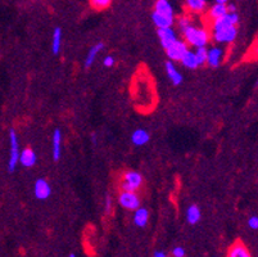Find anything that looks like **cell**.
Here are the masks:
<instances>
[{
    "label": "cell",
    "mask_w": 258,
    "mask_h": 257,
    "mask_svg": "<svg viewBox=\"0 0 258 257\" xmlns=\"http://www.w3.org/2000/svg\"><path fill=\"white\" fill-rule=\"evenodd\" d=\"M248 226L252 230H258V216H252L249 217L248 220Z\"/></svg>",
    "instance_id": "cell-28"
},
{
    "label": "cell",
    "mask_w": 258,
    "mask_h": 257,
    "mask_svg": "<svg viewBox=\"0 0 258 257\" xmlns=\"http://www.w3.org/2000/svg\"><path fill=\"white\" fill-rule=\"evenodd\" d=\"M229 10V5L227 4H220V3H214L213 5L209 6V9L207 12V18L209 22H213L216 19L224 17Z\"/></svg>",
    "instance_id": "cell-12"
},
{
    "label": "cell",
    "mask_w": 258,
    "mask_h": 257,
    "mask_svg": "<svg viewBox=\"0 0 258 257\" xmlns=\"http://www.w3.org/2000/svg\"><path fill=\"white\" fill-rule=\"evenodd\" d=\"M185 8L193 14H202L207 9V0H185Z\"/></svg>",
    "instance_id": "cell-15"
},
{
    "label": "cell",
    "mask_w": 258,
    "mask_h": 257,
    "mask_svg": "<svg viewBox=\"0 0 258 257\" xmlns=\"http://www.w3.org/2000/svg\"><path fill=\"white\" fill-rule=\"evenodd\" d=\"M195 56H197V60H198L199 66H203V64H207L208 60V48L207 47H202L197 48L195 49Z\"/></svg>",
    "instance_id": "cell-25"
},
{
    "label": "cell",
    "mask_w": 258,
    "mask_h": 257,
    "mask_svg": "<svg viewBox=\"0 0 258 257\" xmlns=\"http://www.w3.org/2000/svg\"><path fill=\"white\" fill-rule=\"evenodd\" d=\"M105 204H107V207H105V210L109 212V207H112V199H110L109 197H107V202H105Z\"/></svg>",
    "instance_id": "cell-31"
},
{
    "label": "cell",
    "mask_w": 258,
    "mask_h": 257,
    "mask_svg": "<svg viewBox=\"0 0 258 257\" xmlns=\"http://www.w3.org/2000/svg\"><path fill=\"white\" fill-rule=\"evenodd\" d=\"M166 72L168 78H170V81L172 82V85H175V86H179V85L183 82V75L180 73V71L176 68V66L173 64L172 61L166 62Z\"/></svg>",
    "instance_id": "cell-14"
},
{
    "label": "cell",
    "mask_w": 258,
    "mask_h": 257,
    "mask_svg": "<svg viewBox=\"0 0 258 257\" xmlns=\"http://www.w3.org/2000/svg\"><path fill=\"white\" fill-rule=\"evenodd\" d=\"M151 139V135L149 132L145 130V128H138L131 134V141L134 145H138V147H142L145 145Z\"/></svg>",
    "instance_id": "cell-17"
},
{
    "label": "cell",
    "mask_w": 258,
    "mask_h": 257,
    "mask_svg": "<svg viewBox=\"0 0 258 257\" xmlns=\"http://www.w3.org/2000/svg\"><path fill=\"white\" fill-rule=\"evenodd\" d=\"M149 220V212L144 207H139L138 210L134 212V224L139 228H144L147 226Z\"/></svg>",
    "instance_id": "cell-19"
},
{
    "label": "cell",
    "mask_w": 258,
    "mask_h": 257,
    "mask_svg": "<svg viewBox=\"0 0 258 257\" xmlns=\"http://www.w3.org/2000/svg\"><path fill=\"white\" fill-rule=\"evenodd\" d=\"M155 257H167V256H166V254H164V252L157 251V252H155Z\"/></svg>",
    "instance_id": "cell-32"
},
{
    "label": "cell",
    "mask_w": 258,
    "mask_h": 257,
    "mask_svg": "<svg viewBox=\"0 0 258 257\" xmlns=\"http://www.w3.org/2000/svg\"><path fill=\"white\" fill-rule=\"evenodd\" d=\"M183 36L184 40L188 43L189 47L197 49V48L207 47L208 43L212 39V32H209V30H207L206 27H199V26L193 25L183 32Z\"/></svg>",
    "instance_id": "cell-1"
},
{
    "label": "cell",
    "mask_w": 258,
    "mask_h": 257,
    "mask_svg": "<svg viewBox=\"0 0 258 257\" xmlns=\"http://www.w3.org/2000/svg\"><path fill=\"white\" fill-rule=\"evenodd\" d=\"M201 210H199V207L197 204H192V206L188 207V210H186V220H188V223L194 225L197 224L201 220Z\"/></svg>",
    "instance_id": "cell-23"
},
{
    "label": "cell",
    "mask_w": 258,
    "mask_h": 257,
    "mask_svg": "<svg viewBox=\"0 0 258 257\" xmlns=\"http://www.w3.org/2000/svg\"><path fill=\"white\" fill-rule=\"evenodd\" d=\"M95 139H97V136H95V135H93L92 140H93V143H94V144H95V141H97V140H95Z\"/></svg>",
    "instance_id": "cell-34"
},
{
    "label": "cell",
    "mask_w": 258,
    "mask_h": 257,
    "mask_svg": "<svg viewBox=\"0 0 258 257\" xmlns=\"http://www.w3.org/2000/svg\"><path fill=\"white\" fill-rule=\"evenodd\" d=\"M114 64V58L112 56H107V57H104V60H103V66L104 67H113Z\"/></svg>",
    "instance_id": "cell-30"
},
{
    "label": "cell",
    "mask_w": 258,
    "mask_h": 257,
    "mask_svg": "<svg viewBox=\"0 0 258 257\" xmlns=\"http://www.w3.org/2000/svg\"><path fill=\"white\" fill-rule=\"evenodd\" d=\"M173 257H184L185 256V250L183 247H175L172 250Z\"/></svg>",
    "instance_id": "cell-29"
},
{
    "label": "cell",
    "mask_w": 258,
    "mask_h": 257,
    "mask_svg": "<svg viewBox=\"0 0 258 257\" xmlns=\"http://www.w3.org/2000/svg\"><path fill=\"white\" fill-rule=\"evenodd\" d=\"M38 161V157L36 153L32 151L31 148H26L23 151H21V156H19V163L22 165L23 167H31L35 166V163Z\"/></svg>",
    "instance_id": "cell-13"
},
{
    "label": "cell",
    "mask_w": 258,
    "mask_h": 257,
    "mask_svg": "<svg viewBox=\"0 0 258 257\" xmlns=\"http://www.w3.org/2000/svg\"><path fill=\"white\" fill-rule=\"evenodd\" d=\"M143 175L138 171H126L122 176V183H121V189L122 191L136 192L142 188Z\"/></svg>",
    "instance_id": "cell-3"
},
{
    "label": "cell",
    "mask_w": 258,
    "mask_h": 257,
    "mask_svg": "<svg viewBox=\"0 0 258 257\" xmlns=\"http://www.w3.org/2000/svg\"><path fill=\"white\" fill-rule=\"evenodd\" d=\"M118 203L129 211H136L140 207V197L136 192L122 191L118 194Z\"/></svg>",
    "instance_id": "cell-6"
},
{
    "label": "cell",
    "mask_w": 258,
    "mask_h": 257,
    "mask_svg": "<svg viewBox=\"0 0 258 257\" xmlns=\"http://www.w3.org/2000/svg\"><path fill=\"white\" fill-rule=\"evenodd\" d=\"M103 43H98V44H95L94 47L90 48V51L88 52V56H86V60H85V68H90V67L93 66V63L95 62V60H97L98 54H99V52L103 49Z\"/></svg>",
    "instance_id": "cell-22"
},
{
    "label": "cell",
    "mask_w": 258,
    "mask_h": 257,
    "mask_svg": "<svg viewBox=\"0 0 258 257\" xmlns=\"http://www.w3.org/2000/svg\"><path fill=\"white\" fill-rule=\"evenodd\" d=\"M89 1L95 10H104L112 4L113 0H89Z\"/></svg>",
    "instance_id": "cell-26"
},
{
    "label": "cell",
    "mask_w": 258,
    "mask_h": 257,
    "mask_svg": "<svg viewBox=\"0 0 258 257\" xmlns=\"http://www.w3.org/2000/svg\"><path fill=\"white\" fill-rule=\"evenodd\" d=\"M34 193H35V197L38 198V199H41V201L48 199L52 194L51 184H49L45 179H38L36 180V183H35Z\"/></svg>",
    "instance_id": "cell-9"
},
{
    "label": "cell",
    "mask_w": 258,
    "mask_h": 257,
    "mask_svg": "<svg viewBox=\"0 0 258 257\" xmlns=\"http://www.w3.org/2000/svg\"><path fill=\"white\" fill-rule=\"evenodd\" d=\"M53 160L59 161L62 154V131L59 128H55L53 132Z\"/></svg>",
    "instance_id": "cell-18"
},
{
    "label": "cell",
    "mask_w": 258,
    "mask_h": 257,
    "mask_svg": "<svg viewBox=\"0 0 258 257\" xmlns=\"http://www.w3.org/2000/svg\"><path fill=\"white\" fill-rule=\"evenodd\" d=\"M227 257H252V255L242 242H235L230 247L229 252H227Z\"/></svg>",
    "instance_id": "cell-16"
},
{
    "label": "cell",
    "mask_w": 258,
    "mask_h": 257,
    "mask_svg": "<svg viewBox=\"0 0 258 257\" xmlns=\"http://www.w3.org/2000/svg\"><path fill=\"white\" fill-rule=\"evenodd\" d=\"M172 257H173V256H172Z\"/></svg>",
    "instance_id": "cell-37"
},
{
    "label": "cell",
    "mask_w": 258,
    "mask_h": 257,
    "mask_svg": "<svg viewBox=\"0 0 258 257\" xmlns=\"http://www.w3.org/2000/svg\"><path fill=\"white\" fill-rule=\"evenodd\" d=\"M180 62H181V64H183L184 67H186V68L189 69H195L199 67V63H198V60H197V56H195V52L190 51V49L186 52L185 56L183 57V60L180 61Z\"/></svg>",
    "instance_id": "cell-21"
},
{
    "label": "cell",
    "mask_w": 258,
    "mask_h": 257,
    "mask_svg": "<svg viewBox=\"0 0 258 257\" xmlns=\"http://www.w3.org/2000/svg\"><path fill=\"white\" fill-rule=\"evenodd\" d=\"M257 85H258V80H257Z\"/></svg>",
    "instance_id": "cell-36"
},
{
    "label": "cell",
    "mask_w": 258,
    "mask_h": 257,
    "mask_svg": "<svg viewBox=\"0 0 258 257\" xmlns=\"http://www.w3.org/2000/svg\"><path fill=\"white\" fill-rule=\"evenodd\" d=\"M19 156H21V151H19V141L17 132L10 128L9 130V160L6 163L8 171L13 173L16 170L17 165L19 162Z\"/></svg>",
    "instance_id": "cell-2"
},
{
    "label": "cell",
    "mask_w": 258,
    "mask_h": 257,
    "mask_svg": "<svg viewBox=\"0 0 258 257\" xmlns=\"http://www.w3.org/2000/svg\"><path fill=\"white\" fill-rule=\"evenodd\" d=\"M62 47V28L55 27L53 31V41H52V52L54 54H59Z\"/></svg>",
    "instance_id": "cell-24"
},
{
    "label": "cell",
    "mask_w": 258,
    "mask_h": 257,
    "mask_svg": "<svg viewBox=\"0 0 258 257\" xmlns=\"http://www.w3.org/2000/svg\"><path fill=\"white\" fill-rule=\"evenodd\" d=\"M230 0H214V3H220V4H227Z\"/></svg>",
    "instance_id": "cell-33"
},
{
    "label": "cell",
    "mask_w": 258,
    "mask_h": 257,
    "mask_svg": "<svg viewBox=\"0 0 258 257\" xmlns=\"http://www.w3.org/2000/svg\"><path fill=\"white\" fill-rule=\"evenodd\" d=\"M193 25H194V22L189 16H181L177 19V26H179V30L181 32H184L186 28H189Z\"/></svg>",
    "instance_id": "cell-27"
},
{
    "label": "cell",
    "mask_w": 258,
    "mask_h": 257,
    "mask_svg": "<svg viewBox=\"0 0 258 257\" xmlns=\"http://www.w3.org/2000/svg\"><path fill=\"white\" fill-rule=\"evenodd\" d=\"M212 32V39L217 44H231L238 36V26H229V27H222L218 30H213Z\"/></svg>",
    "instance_id": "cell-4"
},
{
    "label": "cell",
    "mask_w": 258,
    "mask_h": 257,
    "mask_svg": "<svg viewBox=\"0 0 258 257\" xmlns=\"http://www.w3.org/2000/svg\"><path fill=\"white\" fill-rule=\"evenodd\" d=\"M152 21L157 26V28L172 27L175 25V16H167V14H162V13L153 10V13H152Z\"/></svg>",
    "instance_id": "cell-11"
},
{
    "label": "cell",
    "mask_w": 258,
    "mask_h": 257,
    "mask_svg": "<svg viewBox=\"0 0 258 257\" xmlns=\"http://www.w3.org/2000/svg\"><path fill=\"white\" fill-rule=\"evenodd\" d=\"M158 38L161 41V45L163 49H167L172 43L177 40V34L173 30V27H166V28H158Z\"/></svg>",
    "instance_id": "cell-8"
},
{
    "label": "cell",
    "mask_w": 258,
    "mask_h": 257,
    "mask_svg": "<svg viewBox=\"0 0 258 257\" xmlns=\"http://www.w3.org/2000/svg\"><path fill=\"white\" fill-rule=\"evenodd\" d=\"M69 257H76V256L73 254H71V255H69Z\"/></svg>",
    "instance_id": "cell-35"
},
{
    "label": "cell",
    "mask_w": 258,
    "mask_h": 257,
    "mask_svg": "<svg viewBox=\"0 0 258 257\" xmlns=\"http://www.w3.org/2000/svg\"><path fill=\"white\" fill-rule=\"evenodd\" d=\"M155 10L158 13H162V14H167V16H175L173 6L170 3V0H155Z\"/></svg>",
    "instance_id": "cell-20"
},
{
    "label": "cell",
    "mask_w": 258,
    "mask_h": 257,
    "mask_svg": "<svg viewBox=\"0 0 258 257\" xmlns=\"http://www.w3.org/2000/svg\"><path fill=\"white\" fill-rule=\"evenodd\" d=\"M164 51H166L168 60L172 61V62H180V61L183 60V57L185 56L186 52L189 51V45H188V43L185 40H179L177 39L175 43H172Z\"/></svg>",
    "instance_id": "cell-5"
},
{
    "label": "cell",
    "mask_w": 258,
    "mask_h": 257,
    "mask_svg": "<svg viewBox=\"0 0 258 257\" xmlns=\"http://www.w3.org/2000/svg\"><path fill=\"white\" fill-rule=\"evenodd\" d=\"M238 23H239V14L236 12H227L224 17L211 22V31L229 26H238Z\"/></svg>",
    "instance_id": "cell-7"
},
{
    "label": "cell",
    "mask_w": 258,
    "mask_h": 257,
    "mask_svg": "<svg viewBox=\"0 0 258 257\" xmlns=\"http://www.w3.org/2000/svg\"><path fill=\"white\" fill-rule=\"evenodd\" d=\"M225 52L222 48L220 47H211L208 49V60L207 64L212 68H216L221 64L222 60H224Z\"/></svg>",
    "instance_id": "cell-10"
}]
</instances>
